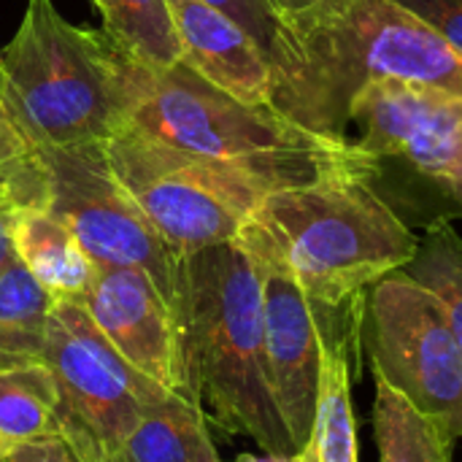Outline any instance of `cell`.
Returning a JSON list of instances; mask_svg holds the SVG:
<instances>
[{"mask_svg": "<svg viewBox=\"0 0 462 462\" xmlns=\"http://www.w3.org/2000/svg\"><path fill=\"white\" fill-rule=\"evenodd\" d=\"M203 3L214 5L217 11L230 16L238 27H244L268 57L282 24V14L273 8L271 0H203Z\"/></svg>", "mask_w": 462, "mask_h": 462, "instance_id": "23", "label": "cell"}, {"mask_svg": "<svg viewBox=\"0 0 462 462\" xmlns=\"http://www.w3.org/2000/svg\"><path fill=\"white\" fill-rule=\"evenodd\" d=\"M103 154L176 254L236 241L268 195L290 189L273 173L176 149L133 122L103 143Z\"/></svg>", "mask_w": 462, "mask_h": 462, "instance_id": "7", "label": "cell"}, {"mask_svg": "<svg viewBox=\"0 0 462 462\" xmlns=\"http://www.w3.org/2000/svg\"><path fill=\"white\" fill-rule=\"evenodd\" d=\"M16 211L19 208H14L11 203L0 198V271L16 260V252H14V214Z\"/></svg>", "mask_w": 462, "mask_h": 462, "instance_id": "26", "label": "cell"}, {"mask_svg": "<svg viewBox=\"0 0 462 462\" xmlns=\"http://www.w3.org/2000/svg\"><path fill=\"white\" fill-rule=\"evenodd\" d=\"M81 303L100 333L138 374L187 398L179 325L152 276L138 268L97 265Z\"/></svg>", "mask_w": 462, "mask_h": 462, "instance_id": "12", "label": "cell"}, {"mask_svg": "<svg viewBox=\"0 0 462 462\" xmlns=\"http://www.w3.org/2000/svg\"><path fill=\"white\" fill-rule=\"evenodd\" d=\"M41 363L57 382L62 428L95 455H114L154 403L176 395L138 374L81 300H54Z\"/></svg>", "mask_w": 462, "mask_h": 462, "instance_id": "9", "label": "cell"}, {"mask_svg": "<svg viewBox=\"0 0 462 462\" xmlns=\"http://www.w3.org/2000/svg\"><path fill=\"white\" fill-rule=\"evenodd\" d=\"M62 398L41 360L0 365V455L62 433Z\"/></svg>", "mask_w": 462, "mask_h": 462, "instance_id": "17", "label": "cell"}, {"mask_svg": "<svg viewBox=\"0 0 462 462\" xmlns=\"http://www.w3.org/2000/svg\"><path fill=\"white\" fill-rule=\"evenodd\" d=\"M414 282L428 287L444 306L452 336L462 355V236L449 225L422 230L417 254L403 268Z\"/></svg>", "mask_w": 462, "mask_h": 462, "instance_id": "21", "label": "cell"}, {"mask_svg": "<svg viewBox=\"0 0 462 462\" xmlns=\"http://www.w3.org/2000/svg\"><path fill=\"white\" fill-rule=\"evenodd\" d=\"M14 252L54 300H81L97 268L73 230L46 208L14 214Z\"/></svg>", "mask_w": 462, "mask_h": 462, "instance_id": "15", "label": "cell"}, {"mask_svg": "<svg viewBox=\"0 0 462 462\" xmlns=\"http://www.w3.org/2000/svg\"><path fill=\"white\" fill-rule=\"evenodd\" d=\"M360 349L374 371L452 441H462V355L441 300L395 271L363 303Z\"/></svg>", "mask_w": 462, "mask_h": 462, "instance_id": "8", "label": "cell"}, {"mask_svg": "<svg viewBox=\"0 0 462 462\" xmlns=\"http://www.w3.org/2000/svg\"><path fill=\"white\" fill-rule=\"evenodd\" d=\"M171 309L187 398L222 430L252 439L265 455L295 457L268 379L260 271L244 244L236 238L179 254Z\"/></svg>", "mask_w": 462, "mask_h": 462, "instance_id": "2", "label": "cell"}, {"mask_svg": "<svg viewBox=\"0 0 462 462\" xmlns=\"http://www.w3.org/2000/svg\"><path fill=\"white\" fill-rule=\"evenodd\" d=\"M206 462H222V460H219V455H217V449H214V452L208 455V460H206Z\"/></svg>", "mask_w": 462, "mask_h": 462, "instance_id": "30", "label": "cell"}, {"mask_svg": "<svg viewBox=\"0 0 462 462\" xmlns=\"http://www.w3.org/2000/svg\"><path fill=\"white\" fill-rule=\"evenodd\" d=\"M106 32L146 65L168 68L181 62L179 32L168 0H95Z\"/></svg>", "mask_w": 462, "mask_h": 462, "instance_id": "20", "label": "cell"}, {"mask_svg": "<svg viewBox=\"0 0 462 462\" xmlns=\"http://www.w3.org/2000/svg\"><path fill=\"white\" fill-rule=\"evenodd\" d=\"M0 198L14 208H43L46 168L0 97Z\"/></svg>", "mask_w": 462, "mask_h": 462, "instance_id": "22", "label": "cell"}, {"mask_svg": "<svg viewBox=\"0 0 462 462\" xmlns=\"http://www.w3.org/2000/svg\"><path fill=\"white\" fill-rule=\"evenodd\" d=\"M0 462H92L81 444L62 428V433L22 444L0 455Z\"/></svg>", "mask_w": 462, "mask_h": 462, "instance_id": "25", "label": "cell"}, {"mask_svg": "<svg viewBox=\"0 0 462 462\" xmlns=\"http://www.w3.org/2000/svg\"><path fill=\"white\" fill-rule=\"evenodd\" d=\"M428 22L462 57V0H395Z\"/></svg>", "mask_w": 462, "mask_h": 462, "instance_id": "24", "label": "cell"}, {"mask_svg": "<svg viewBox=\"0 0 462 462\" xmlns=\"http://www.w3.org/2000/svg\"><path fill=\"white\" fill-rule=\"evenodd\" d=\"M54 298L14 260L0 271V365L41 360Z\"/></svg>", "mask_w": 462, "mask_h": 462, "instance_id": "19", "label": "cell"}, {"mask_svg": "<svg viewBox=\"0 0 462 462\" xmlns=\"http://www.w3.org/2000/svg\"><path fill=\"white\" fill-rule=\"evenodd\" d=\"M130 62L106 30L76 27L51 0H27L0 49V97L35 149L103 146L130 125Z\"/></svg>", "mask_w": 462, "mask_h": 462, "instance_id": "4", "label": "cell"}, {"mask_svg": "<svg viewBox=\"0 0 462 462\" xmlns=\"http://www.w3.org/2000/svg\"><path fill=\"white\" fill-rule=\"evenodd\" d=\"M238 241L260 271L268 379L276 409L298 455L311 433L317 411L325 336L328 330L357 319L363 314L365 298L341 309L319 306L260 241L246 233H238Z\"/></svg>", "mask_w": 462, "mask_h": 462, "instance_id": "11", "label": "cell"}, {"mask_svg": "<svg viewBox=\"0 0 462 462\" xmlns=\"http://www.w3.org/2000/svg\"><path fill=\"white\" fill-rule=\"evenodd\" d=\"M214 449L203 409L184 395H168L143 414L114 455L103 457L106 462H206Z\"/></svg>", "mask_w": 462, "mask_h": 462, "instance_id": "16", "label": "cell"}, {"mask_svg": "<svg viewBox=\"0 0 462 462\" xmlns=\"http://www.w3.org/2000/svg\"><path fill=\"white\" fill-rule=\"evenodd\" d=\"M241 233L330 309L363 300L376 282L403 271L420 246V236L371 184L363 154L311 184L268 195Z\"/></svg>", "mask_w": 462, "mask_h": 462, "instance_id": "3", "label": "cell"}, {"mask_svg": "<svg viewBox=\"0 0 462 462\" xmlns=\"http://www.w3.org/2000/svg\"><path fill=\"white\" fill-rule=\"evenodd\" d=\"M38 152L46 168L43 208L73 230L95 265L138 268L171 303L179 254L111 173L103 146Z\"/></svg>", "mask_w": 462, "mask_h": 462, "instance_id": "10", "label": "cell"}, {"mask_svg": "<svg viewBox=\"0 0 462 462\" xmlns=\"http://www.w3.org/2000/svg\"><path fill=\"white\" fill-rule=\"evenodd\" d=\"M130 122L149 135L208 157L279 176L290 187L311 184L360 157L352 141L317 138L268 106H249L189 65L130 62Z\"/></svg>", "mask_w": 462, "mask_h": 462, "instance_id": "5", "label": "cell"}, {"mask_svg": "<svg viewBox=\"0 0 462 462\" xmlns=\"http://www.w3.org/2000/svg\"><path fill=\"white\" fill-rule=\"evenodd\" d=\"M271 3H273V8H276L282 16H287V14L306 11V8H311L314 3H319V0H271Z\"/></svg>", "mask_w": 462, "mask_h": 462, "instance_id": "27", "label": "cell"}, {"mask_svg": "<svg viewBox=\"0 0 462 462\" xmlns=\"http://www.w3.org/2000/svg\"><path fill=\"white\" fill-rule=\"evenodd\" d=\"M87 455H89V460L92 462H106V457H103V455H95V452H87Z\"/></svg>", "mask_w": 462, "mask_h": 462, "instance_id": "29", "label": "cell"}, {"mask_svg": "<svg viewBox=\"0 0 462 462\" xmlns=\"http://www.w3.org/2000/svg\"><path fill=\"white\" fill-rule=\"evenodd\" d=\"M181 62L222 92L271 108V65L254 38L203 0H168Z\"/></svg>", "mask_w": 462, "mask_h": 462, "instance_id": "13", "label": "cell"}, {"mask_svg": "<svg viewBox=\"0 0 462 462\" xmlns=\"http://www.w3.org/2000/svg\"><path fill=\"white\" fill-rule=\"evenodd\" d=\"M236 462H295V457H279V455H265V457H254V455H244Z\"/></svg>", "mask_w": 462, "mask_h": 462, "instance_id": "28", "label": "cell"}, {"mask_svg": "<svg viewBox=\"0 0 462 462\" xmlns=\"http://www.w3.org/2000/svg\"><path fill=\"white\" fill-rule=\"evenodd\" d=\"M268 65L271 108L328 141H349L352 103L376 81L462 97L460 54L395 0H319L282 16Z\"/></svg>", "mask_w": 462, "mask_h": 462, "instance_id": "1", "label": "cell"}, {"mask_svg": "<svg viewBox=\"0 0 462 462\" xmlns=\"http://www.w3.org/2000/svg\"><path fill=\"white\" fill-rule=\"evenodd\" d=\"M374 439L379 462H455V444L401 393L376 379Z\"/></svg>", "mask_w": 462, "mask_h": 462, "instance_id": "18", "label": "cell"}, {"mask_svg": "<svg viewBox=\"0 0 462 462\" xmlns=\"http://www.w3.org/2000/svg\"><path fill=\"white\" fill-rule=\"evenodd\" d=\"M349 125L371 184L411 230L462 219V97L376 81L355 97Z\"/></svg>", "mask_w": 462, "mask_h": 462, "instance_id": "6", "label": "cell"}, {"mask_svg": "<svg viewBox=\"0 0 462 462\" xmlns=\"http://www.w3.org/2000/svg\"><path fill=\"white\" fill-rule=\"evenodd\" d=\"M360 319L344 322L325 336L317 411L295 462H360L357 417L352 409L355 360L360 357Z\"/></svg>", "mask_w": 462, "mask_h": 462, "instance_id": "14", "label": "cell"}]
</instances>
